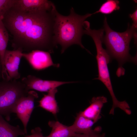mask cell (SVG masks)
I'll use <instances>...</instances> for the list:
<instances>
[{"label":"cell","mask_w":137,"mask_h":137,"mask_svg":"<svg viewBox=\"0 0 137 137\" xmlns=\"http://www.w3.org/2000/svg\"><path fill=\"white\" fill-rule=\"evenodd\" d=\"M52 10L27 12L12 7L6 12L2 21L12 37L14 50L52 52L55 46Z\"/></svg>","instance_id":"obj_1"},{"label":"cell","mask_w":137,"mask_h":137,"mask_svg":"<svg viewBox=\"0 0 137 137\" xmlns=\"http://www.w3.org/2000/svg\"><path fill=\"white\" fill-rule=\"evenodd\" d=\"M52 11L54 20V43L55 46L57 44L60 45L62 48L61 53L74 44L79 45L89 52L81 43L82 37L84 34L83 24L85 19L94 13L79 15L72 8L70 14L64 16L58 12L55 6Z\"/></svg>","instance_id":"obj_2"},{"label":"cell","mask_w":137,"mask_h":137,"mask_svg":"<svg viewBox=\"0 0 137 137\" xmlns=\"http://www.w3.org/2000/svg\"><path fill=\"white\" fill-rule=\"evenodd\" d=\"M104 30L105 35L104 36L102 43L105 44L107 51L111 57L115 59L120 66L126 62L132 61L136 62V58H132L129 53V45L131 39H137V28L132 25L128 24V28L125 32H119L111 29L108 25L107 18L104 21Z\"/></svg>","instance_id":"obj_3"},{"label":"cell","mask_w":137,"mask_h":137,"mask_svg":"<svg viewBox=\"0 0 137 137\" xmlns=\"http://www.w3.org/2000/svg\"><path fill=\"white\" fill-rule=\"evenodd\" d=\"M104 29H92L90 27L86 29L85 34L90 36L93 39L96 48V59L98 72V77L95 79L99 80L108 90L112 98V107H119L121 101L118 100L114 94L111 81L108 65L110 62L111 57L107 50L102 47V43L104 37Z\"/></svg>","instance_id":"obj_4"},{"label":"cell","mask_w":137,"mask_h":137,"mask_svg":"<svg viewBox=\"0 0 137 137\" xmlns=\"http://www.w3.org/2000/svg\"><path fill=\"white\" fill-rule=\"evenodd\" d=\"M25 85L17 80H0V114L10 119L11 113L14 112L19 100L26 96L29 92Z\"/></svg>","instance_id":"obj_5"},{"label":"cell","mask_w":137,"mask_h":137,"mask_svg":"<svg viewBox=\"0 0 137 137\" xmlns=\"http://www.w3.org/2000/svg\"><path fill=\"white\" fill-rule=\"evenodd\" d=\"M38 97L36 92L29 91L26 96L19 100L14 109L13 113L16 114L22 122L26 134H27V126L34 108L35 100Z\"/></svg>","instance_id":"obj_6"},{"label":"cell","mask_w":137,"mask_h":137,"mask_svg":"<svg viewBox=\"0 0 137 137\" xmlns=\"http://www.w3.org/2000/svg\"><path fill=\"white\" fill-rule=\"evenodd\" d=\"M22 57L28 62L31 67L36 70H44L51 66L58 67L59 64H54L50 53L40 50H35L28 53H23Z\"/></svg>","instance_id":"obj_7"},{"label":"cell","mask_w":137,"mask_h":137,"mask_svg":"<svg viewBox=\"0 0 137 137\" xmlns=\"http://www.w3.org/2000/svg\"><path fill=\"white\" fill-rule=\"evenodd\" d=\"M29 91L34 90L41 92H48L50 90L68 83L77 81H63L43 80L34 76L29 75L23 78L21 81Z\"/></svg>","instance_id":"obj_8"},{"label":"cell","mask_w":137,"mask_h":137,"mask_svg":"<svg viewBox=\"0 0 137 137\" xmlns=\"http://www.w3.org/2000/svg\"><path fill=\"white\" fill-rule=\"evenodd\" d=\"M23 52L20 49H7L4 57V64L10 80H17L21 77L19 68Z\"/></svg>","instance_id":"obj_9"},{"label":"cell","mask_w":137,"mask_h":137,"mask_svg":"<svg viewBox=\"0 0 137 137\" xmlns=\"http://www.w3.org/2000/svg\"><path fill=\"white\" fill-rule=\"evenodd\" d=\"M54 5L47 0H16L12 7L22 11L32 12L50 11Z\"/></svg>","instance_id":"obj_10"},{"label":"cell","mask_w":137,"mask_h":137,"mask_svg":"<svg viewBox=\"0 0 137 137\" xmlns=\"http://www.w3.org/2000/svg\"><path fill=\"white\" fill-rule=\"evenodd\" d=\"M107 102V98L104 96L93 97L91 100L90 105L81 111L82 113L84 116L96 123L101 118L100 114L101 109Z\"/></svg>","instance_id":"obj_11"},{"label":"cell","mask_w":137,"mask_h":137,"mask_svg":"<svg viewBox=\"0 0 137 137\" xmlns=\"http://www.w3.org/2000/svg\"><path fill=\"white\" fill-rule=\"evenodd\" d=\"M95 123L93 121L84 116L80 111L77 114L73 124L69 127L76 133L86 134L92 130V127Z\"/></svg>","instance_id":"obj_12"},{"label":"cell","mask_w":137,"mask_h":137,"mask_svg":"<svg viewBox=\"0 0 137 137\" xmlns=\"http://www.w3.org/2000/svg\"><path fill=\"white\" fill-rule=\"evenodd\" d=\"M57 88L53 89L44 94L39 101V106L43 109L55 115L59 111L55 96L57 92Z\"/></svg>","instance_id":"obj_13"},{"label":"cell","mask_w":137,"mask_h":137,"mask_svg":"<svg viewBox=\"0 0 137 137\" xmlns=\"http://www.w3.org/2000/svg\"><path fill=\"white\" fill-rule=\"evenodd\" d=\"M49 126L52 128L50 134L46 137H73L75 134L70 128L57 121H50Z\"/></svg>","instance_id":"obj_14"},{"label":"cell","mask_w":137,"mask_h":137,"mask_svg":"<svg viewBox=\"0 0 137 137\" xmlns=\"http://www.w3.org/2000/svg\"><path fill=\"white\" fill-rule=\"evenodd\" d=\"M25 134L24 130L19 126L11 125L0 114V137H18Z\"/></svg>","instance_id":"obj_15"},{"label":"cell","mask_w":137,"mask_h":137,"mask_svg":"<svg viewBox=\"0 0 137 137\" xmlns=\"http://www.w3.org/2000/svg\"><path fill=\"white\" fill-rule=\"evenodd\" d=\"M9 40V33L2 19H0V58L2 65V75L4 76L8 75L4 65V59Z\"/></svg>","instance_id":"obj_16"},{"label":"cell","mask_w":137,"mask_h":137,"mask_svg":"<svg viewBox=\"0 0 137 137\" xmlns=\"http://www.w3.org/2000/svg\"><path fill=\"white\" fill-rule=\"evenodd\" d=\"M119 3L118 0H107L102 5L98 10L93 13L94 14L98 13L106 14H111L119 9Z\"/></svg>","instance_id":"obj_17"},{"label":"cell","mask_w":137,"mask_h":137,"mask_svg":"<svg viewBox=\"0 0 137 137\" xmlns=\"http://www.w3.org/2000/svg\"><path fill=\"white\" fill-rule=\"evenodd\" d=\"M16 0H0V19H3L6 13L13 6Z\"/></svg>","instance_id":"obj_18"},{"label":"cell","mask_w":137,"mask_h":137,"mask_svg":"<svg viewBox=\"0 0 137 137\" xmlns=\"http://www.w3.org/2000/svg\"><path fill=\"white\" fill-rule=\"evenodd\" d=\"M101 127L97 126L90 132L86 134L76 133L73 137H106L105 134L101 133Z\"/></svg>","instance_id":"obj_19"},{"label":"cell","mask_w":137,"mask_h":137,"mask_svg":"<svg viewBox=\"0 0 137 137\" xmlns=\"http://www.w3.org/2000/svg\"><path fill=\"white\" fill-rule=\"evenodd\" d=\"M42 131L40 127H36L31 130V134L25 135L24 137H46L43 136Z\"/></svg>","instance_id":"obj_20"},{"label":"cell","mask_w":137,"mask_h":137,"mask_svg":"<svg viewBox=\"0 0 137 137\" xmlns=\"http://www.w3.org/2000/svg\"><path fill=\"white\" fill-rule=\"evenodd\" d=\"M130 17L133 21L132 25L136 28H137V9L132 14H129Z\"/></svg>","instance_id":"obj_21"},{"label":"cell","mask_w":137,"mask_h":137,"mask_svg":"<svg viewBox=\"0 0 137 137\" xmlns=\"http://www.w3.org/2000/svg\"><path fill=\"white\" fill-rule=\"evenodd\" d=\"M2 65L0 58V80L2 79Z\"/></svg>","instance_id":"obj_22"}]
</instances>
